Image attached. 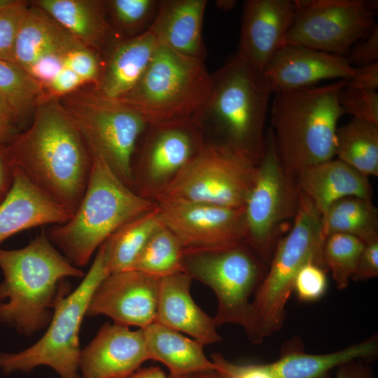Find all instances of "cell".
<instances>
[{"label":"cell","mask_w":378,"mask_h":378,"mask_svg":"<svg viewBox=\"0 0 378 378\" xmlns=\"http://www.w3.org/2000/svg\"><path fill=\"white\" fill-rule=\"evenodd\" d=\"M33 4L88 48L102 50L115 43L114 31L105 17V2L38 0Z\"/></svg>","instance_id":"484cf974"},{"label":"cell","mask_w":378,"mask_h":378,"mask_svg":"<svg viewBox=\"0 0 378 378\" xmlns=\"http://www.w3.org/2000/svg\"><path fill=\"white\" fill-rule=\"evenodd\" d=\"M378 354V336L336 351L312 354L304 351L298 338L282 346L279 358L270 363L276 378H327L330 371L355 360H368Z\"/></svg>","instance_id":"d4e9b609"},{"label":"cell","mask_w":378,"mask_h":378,"mask_svg":"<svg viewBox=\"0 0 378 378\" xmlns=\"http://www.w3.org/2000/svg\"><path fill=\"white\" fill-rule=\"evenodd\" d=\"M150 360L163 363L169 374L183 375L215 370L204 353V345L157 322L142 328Z\"/></svg>","instance_id":"83f0119b"},{"label":"cell","mask_w":378,"mask_h":378,"mask_svg":"<svg viewBox=\"0 0 378 378\" xmlns=\"http://www.w3.org/2000/svg\"><path fill=\"white\" fill-rule=\"evenodd\" d=\"M211 74L204 61L159 46L135 88L119 101L150 126L192 120L209 95Z\"/></svg>","instance_id":"8992f818"},{"label":"cell","mask_w":378,"mask_h":378,"mask_svg":"<svg viewBox=\"0 0 378 378\" xmlns=\"http://www.w3.org/2000/svg\"><path fill=\"white\" fill-rule=\"evenodd\" d=\"M0 121L14 126V123L18 121L12 110L0 96Z\"/></svg>","instance_id":"681fc988"},{"label":"cell","mask_w":378,"mask_h":378,"mask_svg":"<svg viewBox=\"0 0 378 378\" xmlns=\"http://www.w3.org/2000/svg\"><path fill=\"white\" fill-rule=\"evenodd\" d=\"M28 8L24 1L15 0L0 10V59L13 63L15 38Z\"/></svg>","instance_id":"8d00e7d4"},{"label":"cell","mask_w":378,"mask_h":378,"mask_svg":"<svg viewBox=\"0 0 378 378\" xmlns=\"http://www.w3.org/2000/svg\"><path fill=\"white\" fill-rule=\"evenodd\" d=\"M160 278L135 270L106 276L94 290L86 316L104 315L113 323L144 328L155 322Z\"/></svg>","instance_id":"2e32d148"},{"label":"cell","mask_w":378,"mask_h":378,"mask_svg":"<svg viewBox=\"0 0 378 378\" xmlns=\"http://www.w3.org/2000/svg\"><path fill=\"white\" fill-rule=\"evenodd\" d=\"M356 71L346 57L303 46L282 45L262 74L274 93L312 86L326 79L349 80Z\"/></svg>","instance_id":"ac0fdd59"},{"label":"cell","mask_w":378,"mask_h":378,"mask_svg":"<svg viewBox=\"0 0 378 378\" xmlns=\"http://www.w3.org/2000/svg\"><path fill=\"white\" fill-rule=\"evenodd\" d=\"M349 89L376 90L378 88V62L356 68L354 76L346 81Z\"/></svg>","instance_id":"f6af8a7d"},{"label":"cell","mask_w":378,"mask_h":378,"mask_svg":"<svg viewBox=\"0 0 378 378\" xmlns=\"http://www.w3.org/2000/svg\"><path fill=\"white\" fill-rule=\"evenodd\" d=\"M259 162L230 148L205 143L152 198L244 207Z\"/></svg>","instance_id":"8fae6325"},{"label":"cell","mask_w":378,"mask_h":378,"mask_svg":"<svg viewBox=\"0 0 378 378\" xmlns=\"http://www.w3.org/2000/svg\"><path fill=\"white\" fill-rule=\"evenodd\" d=\"M15 0H0V10L13 4Z\"/></svg>","instance_id":"db71d44e"},{"label":"cell","mask_w":378,"mask_h":378,"mask_svg":"<svg viewBox=\"0 0 378 378\" xmlns=\"http://www.w3.org/2000/svg\"><path fill=\"white\" fill-rule=\"evenodd\" d=\"M211 360L223 378H276L270 363L237 365L219 353L211 354Z\"/></svg>","instance_id":"ab89813d"},{"label":"cell","mask_w":378,"mask_h":378,"mask_svg":"<svg viewBox=\"0 0 378 378\" xmlns=\"http://www.w3.org/2000/svg\"><path fill=\"white\" fill-rule=\"evenodd\" d=\"M295 182L321 215L341 199L357 197L371 200L372 197L368 177L337 158L306 169Z\"/></svg>","instance_id":"cb8c5ba5"},{"label":"cell","mask_w":378,"mask_h":378,"mask_svg":"<svg viewBox=\"0 0 378 378\" xmlns=\"http://www.w3.org/2000/svg\"><path fill=\"white\" fill-rule=\"evenodd\" d=\"M16 134L14 126L0 121V144L8 143Z\"/></svg>","instance_id":"f907efd6"},{"label":"cell","mask_w":378,"mask_h":378,"mask_svg":"<svg viewBox=\"0 0 378 378\" xmlns=\"http://www.w3.org/2000/svg\"><path fill=\"white\" fill-rule=\"evenodd\" d=\"M0 322L31 336L49 325L57 301L69 294V277L83 278L46 233L18 249L0 248Z\"/></svg>","instance_id":"7a4b0ae2"},{"label":"cell","mask_w":378,"mask_h":378,"mask_svg":"<svg viewBox=\"0 0 378 378\" xmlns=\"http://www.w3.org/2000/svg\"><path fill=\"white\" fill-rule=\"evenodd\" d=\"M71 50L73 49L62 50L46 55L37 60L29 69L27 73L41 85L43 91L64 67L65 56Z\"/></svg>","instance_id":"60d3db41"},{"label":"cell","mask_w":378,"mask_h":378,"mask_svg":"<svg viewBox=\"0 0 378 378\" xmlns=\"http://www.w3.org/2000/svg\"><path fill=\"white\" fill-rule=\"evenodd\" d=\"M162 225L156 206L111 234L102 244L108 275L131 270L150 236Z\"/></svg>","instance_id":"f1b7e54d"},{"label":"cell","mask_w":378,"mask_h":378,"mask_svg":"<svg viewBox=\"0 0 378 378\" xmlns=\"http://www.w3.org/2000/svg\"><path fill=\"white\" fill-rule=\"evenodd\" d=\"M122 378H168V375L158 366L139 368L132 374Z\"/></svg>","instance_id":"c3c4849f"},{"label":"cell","mask_w":378,"mask_h":378,"mask_svg":"<svg viewBox=\"0 0 378 378\" xmlns=\"http://www.w3.org/2000/svg\"><path fill=\"white\" fill-rule=\"evenodd\" d=\"M378 276V241L365 244L352 280L366 281Z\"/></svg>","instance_id":"7bdbcfd3"},{"label":"cell","mask_w":378,"mask_h":378,"mask_svg":"<svg viewBox=\"0 0 378 378\" xmlns=\"http://www.w3.org/2000/svg\"><path fill=\"white\" fill-rule=\"evenodd\" d=\"M206 5V0H161L148 30L159 46L204 61L202 23Z\"/></svg>","instance_id":"44dd1931"},{"label":"cell","mask_w":378,"mask_h":378,"mask_svg":"<svg viewBox=\"0 0 378 378\" xmlns=\"http://www.w3.org/2000/svg\"><path fill=\"white\" fill-rule=\"evenodd\" d=\"M265 264L247 244L232 248L184 254V272L208 286L216 294L218 307L214 317L218 326H241L251 342H262L250 301L265 273Z\"/></svg>","instance_id":"30bf717a"},{"label":"cell","mask_w":378,"mask_h":378,"mask_svg":"<svg viewBox=\"0 0 378 378\" xmlns=\"http://www.w3.org/2000/svg\"><path fill=\"white\" fill-rule=\"evenodd\" d=\"M236 4L235 1L227 0V1H218V5L223 10H229L234 8Z\"/></svg>","instance_id":"f5cc1de1"},{"label":"cell","mask_w":378,"mask_h":378,"mask_svg":"<svg viewBox=\"0 0 378 378\" xmlns=\"http://www.w3.org/2000/svg\"><path fill=\"white\" fill-rule=\"evenodd\" d=\"M192 280L184 272L160 279L155 322L184 332L204 346L218 342L222 337L214 317L207 315L191 296Z\"/></svg>","instance_id":"ffe728a7"},{"label":"cell","mask_w":378,"mask_h":378,"mask_svg":"<svg viewBox=\"0 0 378 378\" xmlns=\"http://www.w3.org/2000/svg\"><path fill=\"white\" fill-rule=\"evenodd\" d=\"M62 105L80 131L91 153L133 189V158L139 139L150 126L143 116L121 101L95 90L72 92Z\"/></svg>","instance_id":"9c48e42d"},{"label":"cell","mask_w":378,"mask_h":378,"mask_svg":"<svg viewBox=\"0 0 378 378\" xmlns=\"http://www.w3.org/2000/svg\"><path fill=\"white\" fill-rule=\"evenodd\" d=\"M91 172L84 195L71 217L48 231L51 242L78 268L116 230L156 206L125 185L98 155L92 154Z\"/></svg>","instance_id":"5b68a950"},{"label":"cell","mask_w":378,"mask_h":378,"mask_svg":"<svg viewBox=\"0 0 378 378\" xmlns=\"http://www.w3.org/2000/svg\"><path fill=\"white\" fill-rule=\"evenodd\" d=\"M321 216L325 239L333 234H346L365 244L378 241V211L371 200L345 197L333 203Z\"/></svg>","instance_id":"f546056e"},{"label":"cell","mask_w":378,"mask_h":378,"mask_svg":"<svg viewBox=\"0 0 378 378\" xmlns=\"http://www.w3.org/2000/svg\"><path fill=\"white\" fill-rule=\"evenodd\" d=\"M0 96L18 120L46 98L41 85L15 64L0 59Z\"/></svg>","instance_id":"d6a6232c"},{"label":"cell","mask_w":378,"mask_h":378,"mask_svg":"<svg viewBox=\"0 0 378 378\" xmlns=\"http://www.w3.org/2000/svg\"><path fill=\"white\" fill-rule=\"evenodd\" d=\"M339 102L345 113L378 126V93L376 90L349 89L344 86L339 94Z\"/></svg>","instance_id":"d590c367"},{"label":"cell","mask_w":378,"mask_h":378,"mask_svg":"<svg viewBox=\"0 0 378 378\" xmlns=\"http://www.w3.org/2000/svg\"><path fill=\"white\" fill-rule=\"evenodd\" d=\"M335 378H374L370 368L363 360H355L338 367Z\"/></svg>","instance_id":"7dc6e473"},{"label":"cell","mask_w":378,"mask_h":378,"mask_svg":"<svg viewBox=\"0 0 378 378\" xmlns=\"http://www.w3.org/2000/svg\"><path fill=\"white\" fill-rule=\"evenodd\" d=\"M83 84L81 79L72 71L63 67L52 78L44 90L46 98L64 97L72 92Z\"/></svg>","instance_id":"ee69618b"},{"label":"cell","mask_w":378,"mask_h":378,"mask_svg":"<svg viewBox=\"0 0 378 378\" xmlns=\"http://www.w3.org/2000/svg\"><path fill=\"white\" fill-rule=\"evenodd\" d=\"M183 258L178 239L162 225L150 236L131 270L160 279L184 272Z\"/></svg>","instance_id":"1f68e13d"},{"label":"cell","mask_w":378,"mask_h":378,"mask_svg":"<svg viewBox=\"0 0 378 378\" xmlns=\"http://www.w3.org/2000/svg\"><path fill=\"white\" fill-rule=\"evenodd\" d=\"M205 143L202 130L192 120L149 126L132 167L136 192L152 200Z\"/></svg>","instance_id":"9a60e30c"},{"label":"cell","mask_w":378,"mask_h":378,"mask_svg":"<svg viewBox=\"0 0 378 378\" xmlns=\"http://www.w3.org/2000/svg\"><path fill=\"white\" fill-rule=\"evenodd\" d=\"M356 45L346 59L353 67H361L378 59V26L370 34Z\"/></svg>","instance_id":"b9f144b4"},{"label":"cell","mask_w":378,"mask_h":378,"mask_svg":"<svg viewBox=\"0 0 378 378\" xmlns=\"http://www.w3.org/2000/svg\"><path fill=\"white\" fill-rule=\"evenodd\" d=\"M150 360L144 330L106 323L94 339L81 350V378H122Z\"/></svg>","instance_id":"e0dca14e"},{"label":"cell","mask_w":378,"mask_h":378,"mask_svg":"<svg viewBox=\"0 0 378 378\" xmlns=\"http://www.w3.org/2000/svg\"><path fill=\"white\" fill-rule=\"evenodd\" d=\"M321 216L311 200L300 191L299 206L291 227L277 242L268 270L251 302L262 341L282 328L286 304L300 269L309 262L327 268L323 258L326 239Z\"/></svg>","instance_id":"52a82bcc"},{"label":"cell","mask_w":378,"mask_h":378,"mask_svg":"<svg viewBox=\"0 0 378 378\" xmlns=\"http://www.w3.org/2000/svg\"><path fill=\"white\" fill-rule=\"evenodd\" d=\"M71 214L34 186L16 168L8 195L0 204V244L22 230L66 223Z\"/></svg>","instance_id":"7402d4cb"},{"label":"cell","mask_w":378,"mask_h":378,"mask_svg":"<svg viewBox=\"0 0 378 378\" xmlns=\"http://www.w3.org/2000/svg\"><path fill=\"white\" fill-rule=\"evenodd\" d=\"M328 270L316 262L305 264L298 272L293 291L302 302H311L321 299L327 290Z\"/></svg>","instance_id":"74e56055"},{"label":"cell","mask_w":378,"mask_h":378,"mask_svg":"<svg viewBox=\"0 0 378 378\" xmlns=\"http://www.w3.org/2000/svg\"><path fill=\"white\" fill-rule=\"evenodd\" d=\"M335 155L337 159L369 177L378 176V126L353 118L337 127Z\"/></svg>","instance_id":"4dcf8cb0"},{"label":"cell","mask_w":378,"mask_h":378,"mask_svg":"<svg viewBox=\"0 0 378 378\" xmlns=\"http://www.w3.org/2000/svg\"><path fill=\"white\" fill-rule=\"evenodd\" d=\"M273 93L262 72L237 52L211 74L208 99L192 121L206 143L223 146L260 162L264 152V126Z\"/></svg>","instance_id":"3957f363"},{"label":"cell","mask_w":378,"mask_h":378,"mask_svg":"<svg viewBox=\"0 0 378 378\" xmlns=\"http://www.w3.org/2000/svg\"><path fill=\"white\" fill-rule=\"evenodd\" d=\"M168 378H223L216 370L198 372L183 375L169 374Z\"/></svg>","instance_id":"816d5d0a"},{"label":"cell","mask_w":378,"mask_h":378,"mask_svg":"<svg viewBox=\"0 0 378 378\" xmlns=\"http://www.w3.org/2000/svg\"><path fill=\"white\" fill-rule=\"evenodd\" d=\"M159 44L150 30L113 45L95 91L120 100L137 85Z\"/></svg>","instance_id":"603a6c76"},{"label":"cell","mask_w":378,"mask_h":378,"mask_svg":"<svg viewBox=\"0 0 378 378\" xmlns=\"http://www.w3.org/2000/svg\"><path fill=\"white\" fill-rule=\"evenodd\" d=\"M155 202L161 222L178 239L184 254L247 244L244 206L169 200Z\"/></svg>","instance_id":"5bb4252c"},{"label":"cell","mask_w":378,"mask_h":378,"mask_svg":"<svg viewBox=\"0 0 378 378\" xmlns=\"http://www.w3.org/2000/svg\"><path fill=\"white\" fill-rule=\"evenodd\" d=\"M64 66L75 73L83 82H99L103 66L92 49L85 46L74 48L65 56Z\"/></svg>","instance_id":"f35d334b"},{"label":"cell","mask_w":378,"mask_h":378,"mask_svg":"<svg viewBox=\"0 0 378 378\" xmlns=\"http://www.w3.org/2000/svg\"><path fill=\"white\" fill-rule=\"evenodd\" d=\"M106 276L101 245L81 283L56 303L52 319L42 337L22 351L0 354V370L8 374L30 372L36 367L46 365L55 370L60 378H81L80 328L94 290Z\"/></svg>","instance_id":"ba28073f"},{"label":"cell","mask_w":378,"mask_h":378,"mask_svg":"<svg viewBox=\"0 0 378 378\" xmlns=\"http://www.w3.org/2000/svg\"><path fill=\"white\" fill-rule=\"evenodd\" d=\"M158 0H112L106 3L117 26L132 33V37L146 31L158 11Z\"/></svg>","instance_id":"e575fe53"},{"label":"cell","mask_w":378,"mask_h":378,"mask_svg":"<svg viewBox=\"0 0 378 378\" xmlns=\"http://www.w3.org/2000/svg\"><path fill=\"white\" fill-rule=\"evenodd\" d=\"M295 11V1H245L237 52L254 68L262 71L283 45Z\"/></svg>","instance_id":"d6986e66"},{"label":"cell","mask_w":378,"mask_h":378,"mask_svg":"<svg viewBox=\"0 0 378 378\" xmlns=\"http://www.w3.org/2000/svg\"><path fill=\"white\" fill-rule=\"evenodd\" d=\"M15 171L16 167L6 154L5 144H0V204L10 190Z\"/></svg>","instance_id":"bcb514c9"},{"label":"cell","mask_w":378,"mask_h":378,"mask_svg":"<svg viewBox=\"0 0 378 378\" xmlns=\"http://www.w3.org/2000/svg\"><path fill=\"white\" fill-rule=\"evenodd\" d=\"M265 136L263 155L244 211L246 244L268 265L285 227L295 217L300 190L281 167L270 127Z\"/></svg>","instance_id":"7c38bea8"},{"label":"cell","mask_w":378,"mask_h":378,"mask_svg":"<svg viewBox=\"0 0 378 378\" xmlns=\"http://www.w3.org/2000/svg\"><path fill=\"white\" fill-rule=\"evenodd\" d=\"M83 45L50 15L36 6L28 8L18 30L13 63L27 73L33 64L50 53Z\"/></svg>","instance_id":"4316f807"},{"label":"cell","mask_w":378,"mask_h":378,"mask_svg":"<svg viewBox=\"0 0 378 378\" xmlns=\"http://www.w3.org/2000/svg\"><path fill=\"white\" fill-rule=\"evenodd\" d=\"M346 80L279 92L271 108L277 156L292 179L306 169L335 156V133L345 113L339 94Z\"/></svg>","instance_id":"277c9868"},{"label":"cell","mask_w":378,"mask_h":378,"mask_svg":"<svg viewBox=\"0 0 378 378\" xmlns=\"http://www.w3.org/2000/svg\"><path fill=\"white\" fill-rule=\"evenodd\" d=\"M364 246L360 239L346 234H333L326 238L323 261L338 289L348 287Z\"/></svg>","instance_id":"836d02e7"},{"label":"cell","mask_w":378,"mask_h":378,"mask_svg":"<svg viewBox=\"0 0 378 378\" xmlns=\"http://www.w3.org/2000/svg\"><path fill=\"white\" fill-rule=\"evenodd\" d=\"M5 150L34 186L73 215L87 188L92 155L61 102L41 101L31 125L5 144Z\"/></svg>","instance_id":"6da1fadb"},{"label":"cell","mask_w":378,"mask_h":378,"mask_svg":"<svg viewBox=\"0 0 378 378\" xmlns=\"http://www.w3.org/2000/svg\"><path fill=\"white\" fill-rule=\"evenodd\" d=\"M284 44L342 56L377 26L375 1L298 0Z\"/></svg>","instance_id":"4fadbf2b"}]
</instances>
